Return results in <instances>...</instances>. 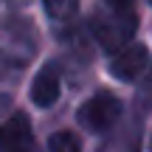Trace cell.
<instances>
[{
    "mask_svg": "<svg viewBox=\"0 0 152 152\" xmlns=\"http://www.w3.org/2000/svg\"><path fill=\"white\" fill-rule=\"evenodd\" d=\"M138 28V14L135 9H115V6L102 3L96 14L90 17V31L99 39V45L107 51H118Z\"/></svg>",
    "mask_w": 152,
    "mask_h": 152,
    "instance_id": "cell-1",
    "label": "cell"
},
{
    "mask_svg": "<svg viewBox=\"0 0 152 152\" xmlns=\"http://www.w3.org/2000/svg\"><path fill=\"white\" fill-rule=\"evenodd\" d=\"M118 115H121L118 96H113L107 90H99L96 96H90L79 107V124L90 132H104L118 121Z\"/></svg>",
    "mask_w": 152,
    "mask_h": 152,
    "instance_id": "cell-2",
    "label": "cell"
},
{
    "mask_svg": "<svg viewBox=\"0 0 152 152\" xmlns=\"http://www.w3.org/2000/svg\"><path fill=\"white\" fill-rule=\"evenodd\" d=\"M147 59H149V51L147 45H130V48L118 51V54L113 56V62H110V73L115 76V79L121 82H135L138 76L144 73V68H147Z\"/></svg>",
    "mask_w": 152,
    "mask_h": 152,
    "instance_id": "cell-3",
    "label": "cell"
},
{
    "mask_svg": "<svg viewBox=\"0 0 152 152\" xmlns=\"http://www.w3.org/2000/svg\"><path fill=\"white\" fill-rule=\"evenodd\" d=\"M3 152H39L26 113H14L3 127Z\"/></svg>",
    "mask_w": 152,
    "mask_h": 152,
    "instance_id": "cell-4",
    "label": "cell"
},
{
    "mask_svg": "<svg viewBox=\"0 0 152 152\" xmlns=\"http://www.w3.org/2000/svg\"><path fill=\"white\" fill-rule=\"evenodd\" d=\"M56 99H59V68L48 62L31 82V102L37 107H51Z\"/></svg>",
    "mask_w": 152,
    "mask_h": 152,
    "instance_id": "cell-5",
    "label": "cell"
},
{
    "mask_svg": "<svg viewBox=\"0 0 152 152\" xmlns=\"http://www.w3.org/2000/svg\"><path fill=\"white\" fill-rule=\"evenodd\" d=\"M45 6V14L51 20H71V17L79 11V0H42Z\"/></svg>",
    "mask_w": 152,
    "mask_h": 152,
    "instance_id": "cell-6",
    "label": "cell"
},
{
    "mask_svg": "<svg viewBox=\"0 0 152 152\" xmlns=\"http://www.w3.org/2000/svg\"><path fill=\"white\" fill-rule=\"evenodd\" d=\"M48 152H82V147L73 132H54L48 138Z\"/></svg>",
    "mask_w": 152,
    "mask_h": 152,
    "instance_id": "cell-7",
    "label": "cell"
},
{
    "mask_svg": "<svg viewBox=\"0 0 152 152\" xmlns=\"http://www.w3.org/2000/svg\"><path fill=\"white\" fill-rule=\"evenodd\" d=\"M102 3L115 6V9H132V6H135V0H102Z\"/></svg>",
    "mask_w": 152,
    "mask_h": 152,
    "instance_id": "cell-8",
    "label": "cell"
}]
</instances>
